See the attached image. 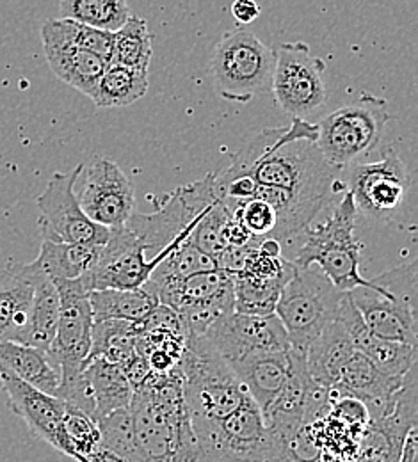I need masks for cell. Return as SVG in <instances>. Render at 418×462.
I'll list each match as a JSON object with an SVG mask.
<instances>
[{
	"label": "cell",
	"instance_id": "cell-1",
	"mask_svg": "<svg viewBox=\"0 0 418 462\" xmlns=\"http://www.w3.org/2000/svg\"><path fill=\"white\" fill-rule=\"evenodd\" d=\"M319 125L293 117L289 126L265 128L256 134L225 174H246L260 185L282 187L308 198L335 201L346 190L344 181L317 146Z\"/></svg>",
	"mask_w": 418,
	"mask_h": 462
},
{
	"label": "cell",
	"instance_id": "cell-2",
	"mask_svg": "<svg viewBox=\"0 0 418 462\" xmlns=\"http://www.w3.org/2000/svg\"><path fill=\"white\" fill-rule=\"evenodd\" d=\"M54 285L60 293V320L54 342L47 354L60 368L58 399L91 416L95 404L84 377V363L91 348V329L95 322L89 290L82 278L58 280Z\"/></svg>",
	"mask_w": 418,
	"mask_h": 462
},
{
	"label": "cell",
	"instance_id": "cell-3",
	"mask_svg": "<svg viewBox=\"0 0 418 462\" xmlns=\"http://www.w3.org/2000/svg\"><path fill=\"white\" fill-rule=\"evenodd\" d=\"M328 217L319 225L311 223L302 231L293 256L296 267L317 265L330 282L342 291L370 285L359 274V244L355 228L358 210L348 190L328 208Z\"/></svg>",
	"mask_w": 418,
	"mask_h": 462
},
{
	"label": "cell",
	"instance_id": "cell-4",
	"mask_svg": "<svg viewBox=\"0 0 418 462\" xmlns=\"http://www.w3.org/2000/svg\"><path fill=\"white\" fill-rule=\"evenodd\" d=\"M177 370L190 427L219 421L251 399L232 366L200 340H185Z\"/></svg>",
	"mask_w": 418,
	"mask_h": 462
},
{
	"label": "cell",
	"instance_id": "cell-5",
	"mask_svg": "<svg viewBox=\"0 0 418 462\" xmlns=\"http://www.w3.org/2000/svg\"><path fill=\"white\" fill-rule=\"evenodd\" d=\"M367 329L385 340L417 346V263L395 267L349 291Z\"/></svg>",
	"mask_w": 418,
	"mask_h": 462
},
{
	"label": "cell",
	"instance_id": "cell-6",
	"mask_svg": "<svg viewBox=\"0 0 418 462\" xmlns=\"http://www.w3.org/2000/svg\"><path fill=\"white\" fill-rule=\"evenodd\" d=\"M192 432L194 462H291L251 399L219 421L192 427Z\"/></svg>",
	"mask_w": 418,
	"mask_h": 462
},
{
	"label": "cell",
	"instance_id": "cell-7",
	"mask_svg": "<svg viewBox=\"0 0 418 462\" xmlns=\"http://www.w3.org/2000/svg\"><path fill=\"white\" fill-rule=\"evenodd\" d=\"M390 121L388 102L363 93L355 104L344 106L317 123V146L335 170L346 171L376 152Z\"/></svg>",
	"mask_w": 418,
	"mask_h": 462
},
{
	"label": "cell",
	"instance_id": "cell-8",
	"mask_svg": "<svg viewBox=\"0 0 418 462\" xmlns=\"http://www.w3.org/2000/svg\"><path fill=\"white\" fill-rule=\"evenodd\" d=\"M344 293L317 265H294L274 308L293 350L304 354L322 328L337 319Z\"/></svg>",
	"mask_w": 418,
	"mask_h": 462
},
{
	"label": "cell",
	"instance_id": "cell-9",
	"mask_svg": "<svg viewBox=\"0 0 418 462\" xmlns=\"http://www.w3.org/2000/svg\"><path fill=\"white\" fill-rule=\"evenodd\" d=\"M219 199L214 173L181 185L164 196L152 214H132L125 226L132 231L146 247V254L153 258L168 245L185 242L201 216Z\"/></svg>",
	"mask_w": 418,
	"mask_h": 462
},
{
	"label": "cell",
	"instance_id": "cell-10",
	"mask_svg": "<svg viewBox=\"0 0 418 462\" xmlns=\"http://www.w3.org/2000/svg\"><path fill=\"white\" fill-rule=\"evenodd\" d=\"M274 51L247 29L228 31L214 49L210 71L218 97L236 104H249L271 88Z\"/></svg>",
	"mask_w": 418,
	"mask_h": 462
},
{
	"label": "cell",
	"instance_id": "cell-11",
	"mask_svg": "<svg viewBox=\"0 0 418 462\" xmlns=\"http://www.w3.org/2000/svg\"><path fill=\"white\" fill-rule=\"evenodd\" d=\"M346 190L351 194L358 216L388 221L404 207L412 178L395 150H386L381 159L358 162L346 170Z\"/></svg>",
	"mask_w": 418,
	"mask_h": 462
},
{
	"label": "cell",
	"instance_id": "cell-12",
	"mask_svg": "<svg viewBox=\"0 0 418 462\" xmlns=\"http://www.w3.org/2000/svg\"><path fill=\"white\" fill-rule=\"evenodd\" d=\"M274 58L271 89L282 111L304 119L320 109L326 104V62L311 56L302 42L282 43Z\"/></svg>",
	"mask_w": 418,
	"mask_h": 462
},
{
	"label": "cell",
	"instance_id": "cell-13",
	"mask_svg": "<svg viewBox=\"0 0 418 462\" xmlns=\"http://www.w3.org/2000/svg\"><path fill=\"white\" fill-rule=\"evenodd\" d=\"M82 170L84 164H79L71 171L52 174L36 201L40 210L38 225L42 236L47 238L70 244L104 245L109 238V228L93 223L84 214L75 194V185Z\"/></svg>",
	"mask_w": 418,
	"mask_h": 462
},
{
	"label": "cell",
	"instance_id": "cell-14",
	"mask_svg": "<svg viewBox=\"0 0 418 462\" xmlns=\"http://www.w3.org/2000/svg\"><path fill=\"white\" fill-rule=\"evenodd\" d=\"M161 260V254L148 258L144 244L121 225L109 228V238L100 247L97 263L82 276V282L89 291L143 289Z\"/></svg>",
	"mask_w": 418,
	"mask_h": 462
},
{
	"label": "cell",
	"instance_id": "cell-15",
	"mask_svg": "<svg viewBox=\"0 0 418 462\" xmlns=\"http://www.w3.org/2000/svg\"><path fill=\"white\" fill-rule=\"evenodd\" d=\"M84 181L77 199L84 214L106 228L121 226L134 214L135 190L120 166L102 155L91 159L82 170Z\"/></svg>",
	"mask_w": 418,
	"mask_h": 462
},
{
	"label": "cell",
	"instance_id": "cell-16",
	"mask_svg": "<svg viewBox=\"0 0 418 462\" xmlns=\"http://www.w3.org/2000/svg\"><path fill=\"white\" fill-rule=\"evenodd\" d=\"M190 340V338H187ZM201 344L212 348L227 363L255 350H289V337L273 315H244L230 311L216 319L210 328L194 337Z\"/></svg>",
	"mask_w": 418,
	"mask_h": 462
},
{
	"label": "cell",
	"instance_id": "cell-17",
	"mask_svg": "<svg viewBox=\"0 0 418 462\" xmlns=\"http://www.w3.org/2000/svg\"><path fill=\"white\" fill-rule=\"evenodd\" d=\"M0 386L9 409L25 421L31 432L68 456L70 450L64 436L66 402L5 374H0Z\"/></svg>",
	"mask_w": 418,
	"mask_h": 462
},
{
	"label": "cell",
	"instance_id": "cell-18",
	"mask_svg": "<svg viewBox=\"0 0 418 462\" xmlns=\"http://www.w3.org/2000/svg\"><path fill=\"white\" fill-rule=\"evenodd\" d=\"M228 365L264 416L289 379L291 348L247 352Z\"/></svg>",
	"mask_w": 418,
	"mask_h": 462
},
{
	"label": "cell",
	"instance_id": "cell-19",
	"mask_svg": "<svg viewBox=\"0 0 418 462\" xmlns=\"http://www.w3.org/2000/svg\"><path fill=\"white\" fill-rule=\"evenodd\" d=\"M404 377H392L379 372L359 350L342 368L339 384L331 390L333 397H353L368 411V421H374L386 409L392 397L401 390Z\"/></svg>",
	"mask_w": 418,
	"mask_h": 462
},
{
	"label": "cell",
	"instance_id": "cell-20",
	"mask_svg": "<svg viewBox=\"0 0 418 462\" xmlns=\"http://www.w3.org/2000/svg\"><path fill=\"white\" fill-rule=\"evenodd\" d=\"M34 295L31 265L9 263L0 271V340L23 344Z\"/></svg>",
	"mask_w": 418,
	"mask_h": 462
},
{
	"label": "cell",
	"instance_id": "cell-21",
	"mask_svg": "<svg viewBox=\"0 0 418 462\" xmlns=\"http://www.w3.org/2000/svg\"><path fill=\"white\" fill-rule=\"evenodd\" d=\"M42 42L47 62L51 64L58 79L91 100L98 80L102 79L104 71L109 68L111 62L64 40L42 36Z\"/></svg>",
	"mask_w": 418,
	"mask_h": 462
},
{
	"label": "cell",
	"instance_id": "cell-22",
	"mask_svg": "<svg viewBox=\"0 0 418 462\" xmlns=\"http://www.w3.org/2000/svg\"><path fill=\"white\" fill-rule=\"evenodd\" d=\"M355 352L357 346L349 333L344 324L335 319L322 328L304 352L308 374L317 384L333 390L339 384L342 368Z\"/></svg>",
	"mask_w": 418,
	"mask_h": 462
},
{
	"label": "cell",
	"instance_id": "cell-23",
	"mask_svg": "<svg viewBox=\"0 0 418 462\" xmlns=\"http://www.w3.org/2000/svg\"><path fill=\"white\" fill-rule=\"evenodd\" d=\"M0 374L18 377L31 386L58 397L60 368L45 350L11 340H0Z\"/></svg>",
	"mask_w": 418,
	"mask_h": 462
},
{
	"label": "cell",
	"instance_id": "cell-24",
	"mask_svg": "<svg viewBox=\"0 0 418 462\" xmlns=\"http://www.w3.org/2000/svg\"><path fill=\"white\" fill-rule=\"evenodd\" d=\"M84 377L95 404L91 414L95 421H100L102 418L116 411L126 409L132 402L134 388L130 386L126 375L118 365L104 357L91 359L84 366Z\"/></svg>",
	"mask_w": 418,
	"mask_h": 462
},
{
	"label": "cell",
	"instance_id": "cell-25",
	"mask_svg": "<svg viewBox=\"0 0 418 462\" xmlns=\"http://www.w3.org/2000/svg\"><path fill=\"white\" fill-rule=\"evenodd\" d=\"M100 247L102 245L70 244L43 236L40 256L31 265L52 282L79 280L97 263Z\"/></svg>",
	"mask_w": 418,
	"mask_h": 462
},
{
	"label": "cell",
	"instance_id": "cell-26",
	"mask_svg": "<svg viewBox=\"0 0 418 462\" xmlns=\"http://www.w3.org/2000/svg\"><path fill=\"white\" fill-rule=\"evenodd\" d=\"M31 269L34 271V295L23 344L49 352L60 320V293L52 280L40 274L33 265Z\"/></svg>",
	"mask_w": 418,
	"mask_h": 462
},
{
	"label": "cell",
	"instance_id": "cell-27",
	"mask_svg": "<svg viewBox=\"0 0 418 462\" xmlns=\"http://www.w3.org/2000/svg\"><path fill=\"white\" fill-rule=\"evenodd\" d=\"M89 304L93 320H125L135 322L143 319L152 308L159 304V299L144 289H104L89 291Z\"/></svg>",
	"mask_w": 418,
	"mask_h": 462
},
{
	"label": "cell",
	"instance_id": "cell-28",
	"mask_svg": "<svg viewBox=\"0 0 418 462\" xmlns=\"http://www.w3.org/2000/svg\"><path fill=\"white\" fill-rule=\"evenodd\" d=\"M150 88V73L126 66L109 64L104 71L91 102L100 109L126 107L139 102Z\"/></svg>",
	"mask_w": 418,
	"mask_h": 462
},
{
	"label": "cell",
	"instance_id": "cell-29",
	"mask_svg": "<svg viewBox=\"0 0 418 462\" xmlns=\"http://www.w3.org/2000/svg\"><path fill=\"white\" fill-rule=\"evenodd\" d=\"M137 350H139L137 335L134 333L132 322L98 320V322H93L91 348L86 363L97 357H104L121 368L137 354Z\"/></svg>",
	"mask_w": 418,
	"mask_h": 462
},
{
	"label": "cell",
	"instance_id": "cell-30",
	"mask_svg": "<svg viewBox=\"0 0 418 462\" xmlns=\"http://www.w3.org/2000/svg\"><path fill=\"white\" fill-rule=\"evenodd\" d=\"M152 58L153 49L148 22L137 14H130L128 20L115 32L111 64L150 71Z\"/></svg>",
	"mask_w": 418,
	"mask_h": 462
},
{
	"label": "cell",
	"instance_id": "cell-31",
	"mask_svg": "<svg viewBox=\"0 0 418 462\" xmlns=\"http://www.w3.org/2000/svg\"><path fill=\"white\" fill-rule=\"evenodd\" d=\"M212 269H218V262L185 240L157 263L150 280L144 283V289H159L163 285Z\"/></svg>",
	"mask_w": 418,
	"mask_h": 462
},
{
	"label": "cell",
	"instance_id": "cell-32",
	"mask_svg": "<svg viewBox=\"0 0 418 462\" xmlns=\"http://www.w3.org/2000/svg\"><path fill=\"white\" fill-rule=\"evenodd\" d=\"M60 18L116 32L128 20L126 0H60Z\"/></svg>",
	"mask_w": 418,
	"mask_h": 462
},
{
	"label": "cell",
	"instance_id": "cell-33",
	"mask_svg": "<svg viewBox=\"0 0 418 462\" xmlns=\"http://www.w3.org/2000/svg\"><path fill=\"white\" fill-rule=\"evenodd\" d=\"M357 350L379 372L392 377H404L417 366V346L377 338L370 331L357 344Z\"/></svg>",
	"mask_w": 418,
	"mask_h": 462
},
{
	"label": "cell",
	"instance_id": "cell-34",
	"mask_svg": "<svg viewBox=\"0 0 418 462\" xmlns=\"http://www.w3.org/2000/svg\"><path fill=\"white\" fill-rule=\"evenodd\" d=\"M289 282V280H287ZM283 280H265L251 274H234V308L244 315H273Z\"/></svg>",
	"mask_w": 418,
	"mask_h": 462
},
{
	"label": "cell",
	"instance_id": "cell-35",
	"mask_svg": "<svg viewBox=\"0 0 418 462\" xmlns=\"http://www.w3.org/2000/svg\"><path fill=\"white\" fill-rule=\"evenodd\" d=\"M42 36L64 40L79 49L93 52V54L106 59L107 62H111L115 32L95 29V27H89V25H84V23H79V22L68 20V18H56V20H47L43 23Z\"/></svg>",
	"mask_w": 418,
	"mask_h": 462
},
{
	"label": "cell",
	"instance_id": "cell-36",
	"mask_svg": "<svg viewBox=\"0 0 418 462\" xmlns=\"http://www.w3.org/2000/svg\"><path fill=\"white\" fill-rule=\"evenodd\" d=\"M232 221V214L223 205L221 199H218L196 223L194 230L190 231L187 242H190L200 251L207 253L218 262V256L228 249L227 233Z\"/></svg>",
	"mask_w": 418,
	"mask_h": 462
},
{
	"label": "cell",
	"instance_id": "cell-37",
	"mask_svg": "<svg viewBox=\"0 0 418 462\" xmlns=\"http://www.w3.org/2000/svg\"><path fill=\"white\" fill-rule=\"evenodd\" d=\"M64 436L68 441V457L84 462L97 450H100L98 423L84 411L66 404L64 411Z\"/></svg>",
	"mask_w": 418,
	"mask_h": 462
},
{
	"label": "cell",
	"instance_id": "cell-38",
	"mask_svg": "<svg viewBox=\"0 0 418 462\" xmlns=\"http://www.w3.org/2000/svg\"><path fill=\"white\" fill-rule=\"evenodd\" d=\"M232 14L239 23H251L260 16V5L255 0H236L232 4Z\"/></svg>",
	"mask_w": 418,
	"mask_h": 462
},
{
	"label": "cell",
	"instance_id": "cell-39",
	"mask_svg": "<svg viewBox=\"0 0 418 462\" xmlns=\"http://www.w3.org/2000/svg\"><path fill=\"white\" fill-rule=\"evenodd\" d=\"M417 429H412L406 438L404 443L401 447V456H399V462H417Z\"/></svg>",
	"mask_w": 418,
	"mask_h": 462
},
{
	"label": "cell",
	"instance_id": "cell-40",
	"mask_svg": "<svg viewBox=\"0 0 418 462\" xmlns=\"http://www.w3.org/2000/svg\"><path fill=\"white\" fill-rule=\"evenodd\" d=\"M84 462H125L121 457H118L116 454L106 450V448H100L97 450L93 456H89Z\"/></svg>",
	"mask_w": 418,
	"mask_h": 462
}]
</instances>
